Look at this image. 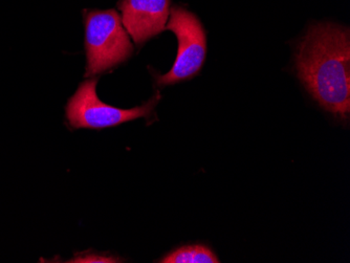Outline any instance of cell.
Wrapping results in <instances>:
<instances>
[{"mask_svg":"<svg viewBox=\"0 0 350 263\" xmlns=\"http://www.w3.org/2000/svg\"><path fill=\"white\" fill-rule=\"evenodd\" d=\"M97 79L80 84L66 105V119L75 129H104L115 127L139 117H149L160 102L161 96L149 100L144 105L122 109L104 103L98 98Z\"/></svg>","mask_w":350,"mask_h":263,"instance_id":"3","label":"cell"},{"mask_svg":"<svg viewBox=\"0 0 350 263\" xmlns=\"http://www.w3.org/2000/svg\"><path fill=\"white\" fill-rule=\"evenodd\" d=\"M85 77H94L129 60L133 46L115 10L85 11Z\"/></svg>","mask_w":350,"mask_h":263,"instance_id":"2","label":"cell"},{"mask_svg":"<svg viewBox=\"0 0 350 263\" xmlns=\"http://www.w3.org/2000/svg\"><path fill=\"white\" fill-rule=\"evenodd\" d=\"M170 0H121L122 23L135 41L142 45L164 31L170 16Z\"/></svg>","mask_w":350,"mask_h":263,"instance_id":"5","label":"cell"},{"mask_svg":"<svg viewBox=\"0 0 350 263\" xmlns=\"http://www.w3.org/2000/svg\"><path fill=\"white\" fill-rule=\"evenodd\" d=\"M70 262H94V263H115L122 262L118 257L109 256V255L96 254V253H90V254H80L75 257Z\"/></svg>","mask_w":350,"mask_h":263,"instance_id":"7","label":"cell"},{"mask_svg":"<svg viewBox=\"0 0 350 263\" xmlns=\"http://www.w3.org/2000/svg\"><path fill=\"white\" fill-rule=\"evenodd\" d=\"M163 263H219L217 255L202 245H184L161 259Z\"/></svg>","mask_w":350,"mask_h":263,"instance_id":"6","label":"cell"},{"mask_svg":"<svg viewBox=\"0 0 350 263\" xmlns=\"http://www.w3.org/2000/svg\"><path fill=\"white\" fill-rule=\"evenodd\" d=\"M296 70L301 83L324 111L339 120L350 115V33L320 23L299 43Z\"/></svg>","mask_w":350,"mask_h":263,"instance_id":"1","label":"cell"},{"mask_svg":"<svg viewBox=\"0 0 350 263\" xmlns=\"http://www.w3.org/2000/svg\"><path fill=\"white\" fill-rule=\"evenodd\" d=\"M165 29L174 33L178 42V55L172 68L157 76L161 87L173 85L193 78L204 66L206 55V35L204 25L196 15L187 9L175 7Z\"/></svg>","mask_w":350,"mask_h":263,"instance_id":"4","label":"cell"}]
</instances>
